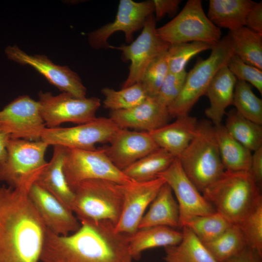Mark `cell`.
I'll list each match as a JSON object with an SVG mask.
<instances>
[{"label": "cell", "instance_id": "obj_37", "mask_svg": "<svg viewBox=\"0 0 262 262\" xmlns=\"http://www.w3.org/2000/svg\"><path fill=\"white\" fill-rule=\"evenodd\" d=\"M247 246L262 256V198L260 199L237 224Z\"/></svg>", "mask_w": 262, "mask_h": 262}, {"label": "cell", "instance_id": "obj_25", "mask_svg": "<svg viewBox=\"0 0 262 262\" xmlns=\"http://www.w3.org/2000/svg\"><path fill=\"white\" fill-rule=\"evenodd\" d=\"M182 232L166 226L138 229L129 235V246L133 260L138 259L143 251L150 248L175 246L181 240Z\"/></svg>", "mask_w": 262, "mask_h": 262}, {"label": "cell", "instance_id": "obj_41", "mask_svg": "<svg viewBox=\"0 0 262 262\" xmlns=\"http://www.w3.org/2000/svg\"><path fill=\"white\" fill-rule=\"evenodd\" d=\"M245 26L262 34V1L254 2L246 16Z\"/></svg>", "mask_w": 262, "mask_h": 262}, {"label": "cell", "instance_id": "obj_44", "mask_svg": "<svg viewBox=\"0 0 262 262\" xmlns=\"http://www.w3.org/2000/svg\"><path fill=\"white\" fill-rule=\"evenodd\" d=\"M260 255L248 246L234 257L224 262H261Z\"/></svg>", "mask_w": 262, "mask_h": 262}, {"label": "cell", "instance_id": "obj_10", "mask_svg": "<svg viewBox=\"0 0 262 262\" xmlns=\"http://www.w3.org/2000/svg\"><path fill=\"white\" fill-rule=\"evenodd\" d=\"M38 97L41 115L48 128L66 122L80 125L91 121L101 105L98 98H79L65 92L54 96L41 91Z\"/></svg>", "mask_w": 262, "mask_h": 262}, {"label": "cell", "instance_id": "obj_43", "mask_svg": "<svg viewBox=\"0 0 262 262\" xmlns=\"http://www.w3.org/2000/svg\"><path fill=\"white\" fill-rule=\"evenodd\" d=\"M249 172L257 185L261 188L262 184V147L253 151L252 154Z\"/></svg>", "mask_w": 262, "mask_h": 262}, {"label": "cell", "instance_id": "obj_1", "mask_svg": "<svg viewBox=\"0 0 262 262\" xmlns=\"http://www.w3.org/2000/svg\"><path fill=\"white\" fill-rule=\"evenodd\" d=\"M66 236L46 229L40 262H133L129 234L118 232L107 220L81 221Z\"/></svg>", "mask_w": 262, "mask_h": 262}, {"label": "cell", "instance_id": "obj_17", "mask_svg": "<svg viewBox=\"0 0 262 262\" xmlns=\"http://www.w3.org/2000/svg\"><path fill=\"white\" fill-rule=\"evenodd\" d=\"M164 183L163 179L157 177L147 181H132L123 185V206L116 230L129 235L135 233L147 208Z\"/></svg>", "mask_w": 262, "mask_h": 262}, {"label": "cell", "instance_id": "obj_31", "mask_svg": "<svg viewBox=\"0 0 262 262\" xmlns=\"http://www.w3.org/2000/svg\"><path fill=\"white\" fill-rule=\"evenodd\" d=\"M225 128L238 142L251 151L262 147V127L243 116L235 109L227 114Z\"/></svg>", "mask_w": 262, "mask_h": 262}, {"label": "cell", "instance_id": "obj_42", "mask_svg": "<svg viewBox=\"0 0 262 262\" xmlns=\"http://www.w3.org/2000/svg\"><path fill=\"white\" fill-rule=\"evenodd\" d=\"M156 20L163 18L166 15L176 13L181 2L180 0H153Z\"/></svg>", "mask_w": 262, "mask_h": 262}, {"label": "cell", "instance_id": "obj_20", "mask_svg": "<svg viewBox=\"0 0 262 262\" xmlns=\"http://www.w3.org/2000/svg\"><path fill=\"white\" fill-rule=\"evenodd\" d=\"M170 117L168 107L154 96L131 108L111 111L109 118L120 129L149 132L167 124Z\"/></svg>", "mask_w": 262, "mask_h": 262}, {"label": "cell", "instance_id": "obj_18", "mask_svg": "<svg viewBox=\"0 0 262 262\" xmlns=\"http://www.w3.org/2000/svg\"><path fill=\"white\" fill-rule=\"evenodd\" d=\"M28 194L46 228L54 234L66 236L80 228L72 211L35 182Z\"/></svg>", "mask_w": 262, "mask_h": 262}, {"label": "cell", "instance_id": "obj_24", "mask_svg": "<svg viewBox=\"0 0 262 262\" xmlns=\"http://www.w3.org/2000/svg\"><path fill=\"white\" fill-rule=\"evenodd\" d=\"M155 226L179 228L178 203L171 188L165 182L143 216L138 229Z\"/></svg>", "mask_w": 262, "mask_h": 262}, {"label": "cell", "instance_id": "obj_36", "mask_svg": "<svg viewBox=\"0 0 262 262\" xmlns=\"http://www.w3.org/2000/svg\"><path fill=\"white\" fill-rule=\"evenodd\" d=\"M215 44L195 41L170 45L167 50L169 72L179 73L185 70L188 61L196 54L212 49Z\"/></svg>", "mask_w": 262, "mask_h": 262}, {"label": "cell", "instance_id": "obj_15", "mask_svg": "<svg viewBox=\"0 0 262 262\" xmlns=\"http://www.w3.org/2000/svg\"><path fill=\"white\" fill-rule=\"evenodd\" d=\"M157 177L164 180L176 196L179 210V228L182 229L183 224L194 217L208 215L216 212L188 178L178 158H176Z\"/></svg>", "mask_w": 262, "mask_h": 262}, {"label": "cell", "instance_id": "obj_14", "mask_svg": "<svg viewBox=\"0 0 262 262\" xmlns=\"http://www.w3.org/2000/svg\"><path fill=\"white\" fill-rule=\"evenodd\" d=\"M0 125L10 138L40 140L46 128L38 101L28 95L20 96L0 111Z\"/></svg>", "mask_w": 262, "mask_h": 262}, {"label": "cell", "instance_id": "obj_32", "mask_svg": "<svg viewBox=\"0 0 262 262\" xmlns=\"http://www.w3.org/2000/svg\"><path fill=\"white\" fill-rule=\"evenodd\" d=\"M203 244L218 262L230 259L247 246L241 230L236 224H231L217 238Z\"/></svg>", "mask_w": 262, "mask_h": 262}, {"label": "cell", "instance_id": "obj_9", "mask_svg": "<svg viewBox=\"0 0 262 262\" xmlns=\"http://www.w3.org/2000/svg\"><path fill=\"white\" fill-rule=\"evenodd\" d=\"M63 171L71 189L78 183L91 179L123 185L132 181L113 164L104 148L83 150L66 147Z\"/></svg>", "mask_w": 262, "mask_h": 262}, {"label": "cell", "instance_id": "obj_13", "mask_svg": "<svg viewBox=\"0 0 262 262\" xmlns=\"http://www.w3.org/2000/svg\"><path fill=\"white\" fill-rule=\"evenodd\" d=\"M153 12L152 0H120L114 20L89 33L88 43L94 49H109V37L116 32H122L126 42L130 44L133 41L134 33L143 28L147 17Z\"/></svg>", "mask_w": 262, "mask_h": 262}, {"label": "cell", "instance_id": "obj_22", "mask_svg": "<svg viewBox=\"0 0 262 262\" xmlns=\"http://www.w3.org/2000/svg\"><path fill=\"white\" fill-rule=\"evenodd\" d=\"M236 81L225 66L218 70L208 86L204 95L208 97L210 106L205 114L213 126L222 124L226 109L232 105Z\"/></svg>", "mask_w": 262, "mask_h": 262}, {"label": "cell", "instance_id": "obj_30", "mask_svg": "<svg viewBox=\"0 0 262 262\" xmlns=\"http://www.w3.org/2000/svg\"><path fill=\"white\" fill-rule=\"evenodd\" d=\"M176 158L165 150L159 148L136 161L122 171L131 180L144 182L157 178Z\"/></svg>", "mask_w": 262, "mask_h": 262}, {"label": "cell", "instance_id": "obj_21", "mask_svg": "<svg viewBox=\"0 0 262 262\" xmlns=\"http://www.w3.org/2000/svg\"><path fill=\"white\" fill-rule=\"evenodd\" d=\"M176 118L174 122L148 133L159 147L178 158L194 137L198 122L188 115Z\"/></svg>", "mask_w": 262, "mask_h": 262}, {"label": "cell", "instance_id": "obj_27", "mask_svg": "<svg viewBox=\"0 0 262 262\" xmlns=\"http://www.w3.org/2000/svg\"><path fill=\"white\" fill-rule=\"evenodd\" d=\"M215 136L225 170L249 171L252 151L235 140L224 125L214 126Z\"/></svg>", "mask_w": 262, "mask_h": 262}, {"label": "cell", "instance_id": "obj_34", "mask_svg": "<svg viewBox=\"0 0 262 262\" xmlns=\"http://www.w3.org/2000/svg\"><path fill=\"white\" fill-rule=\"evenodd\" d=\"M232 105L243 116L262 125V100L255 95L247 82L237 80Z\"/></svg>", "mask_w": 262, "mask_h": 262}, {"label": "cell", "instance_id": "obj_28", "mask_svg": "<svg viewBox=\"0 0 262 262\" xmlns=\"http://www.w3.org/2000/svg\"><path fill=\"white\" fill-rule=\"evenodd\" d=\"M182 229L181 241L164 247L166 262H218L190 229L183 227Z\"/></svg>", "mask_w": 262, "mask_h": 262}, {"label": "cell", "instance_id": "obj_11", "mask_svg": "<svg viewBox=\"0 0 262 262\" xmlns=\"http://www.w3.org/2000/svg\"><path fill=\"white\" fill-rule=\"evenodd\" d=\"M156 22L154 15L151 14L147 17L141 33L132 42L119 47L110 46L109 49L121 51L123 61L131 62L129 74L122 88L140 82L150 64L169 49L170 45L157 34Z\"/></svg>", "mask_w": 262, "mask_h": 262}, {"label": "cell", "instance_id": "obj_19", "mask_svg": "<svg viewBox=\"0 0 262 262\" xmlns=\"http://www.w3.org/2000/svg\"><path fill=\"white\" fill-rule=\"evenodd\" d=\"M159 148L148 132L120 129L104 149L113 164L122 171Z\"/></svg>", "mask_w": 262, "mask_h": 262}, {"label": "cell", "instance_id": "obj_29", "mask_svg": "<svg viewBox=\"0 0 262 262\" xmlns=\"http://www.w3.org/2000/svg\"><path fill=\"white\" fill-rule=\"evenodd\" d=\"M234 54L246 63L262 70V34L246 26L229 31Z\"/></svg>", "mask_w": 262, "mask_h": 262}, {"label": "cell", "instance_id": "obj_33", "mask_svg": "<svg viewBox=\"0 0 262 262\" xmlns=\"http://www.w3.org/2000/svg\"><path fill=\"white\" fill-rule=\"evenodd\" d=\"M104 96L103 107L111 111L126 110L137 106L148 96L141 82L120 90L104 87L101 91Z\"/></svg>", "mask_w": 262, "mask_h": 262}, {"label": "cell", "instance_id": "obj_6", "mask_svg": "<svg viewBox=\"0 0 262 262\" xmlns=\"http://www.w3.org/2000/svg\"><path fill=\"white\" fill-rule=\"evenodd\" d=\"M211 50L208 58L198 60L187 73L180 93L168 107L170 116L188 115L199 98L204 95L216 73L223 66H227L234 54L232 44L228 34L222 37Z\"/></svg>", "mask_w": 262, "mask_h": 262}, {"label": "cell", "instance_id": "obj_5", "mask_svg": "<svg viewBox=\"0 0 262 262\" xmlns=\"http://www.w3.org/2000/svg\"><path fill=\"white\" fill-rule=\"evenodd\" d=\"M123 185L100 179L81 181L71 189V210L80 222L107 220L116 226L122 209Z\"/></svg>", "mask_w": 262, "mask_h": 262}, {"label": "cell", "instance_id": "obj_12", "mask_svg": "<svg viewBox=\"0 0 262 262\" xmlns=\"http://www.w3.org/2000/svg\"><path fill=\"white\" fill-rule=\"evenodd\" d=\"M120 129L110 118L97 117L75 127L46 128L40 140L49 146L94 150L97 143H110Z\"/></svg>", "mask_w": 262, "mask_h": 262}, {"label": "cell", "instance_id": "obj_38", "mask_svg": "<svg viewBox=\"0 0 262 262\" xmlns=\"http://www.w3.org/2000/svg\"><path fill=\"white\" fill-rule=\"evenodd\" d=\"M167 50L163 52L150 64L140 82L148 97L157 95L169 73Z\"/></svg>", "mask_w": 262, "mask_h": 262}, {"label": "cell", "instance_id": "obj_2", "mask_svg": "<svg viewBox=\"0 0 262 262\" xmlns=\"http://www.w3.org/2000/svg\"><path fill=\"white\" fill-rule=\"evenodd\" d=\"M28 191L0 186V262H40L46 228Z\"/></svg>", "mask_w": 262, "mask_h": 262}, {"label": "cell", "instance_id": "obj_40", "mask_svg": "<svg viewBox=\"0 0 262 262\" xmlns=\"http://www.w3.org/2000/svg\"><path fill=\"white\" fill-rule=\"evenodd\" d=\"M187 72L186 70L179 73L169 72L163 82L158 94L157 99L168 107L177 98L184 85Z\"/></svg>", "mask_w": 262, "mask_h": 262}, {"label": "cell", "instance_id": "obj_7", "mask_svg": "<svg viewBox=\"0 0 262 262\" xmlns=\"http://www.w3.org/2000/svg\"><path fill=\"white\" fill-rule=\"evenodd\" d=\"M49 146L41 140L10 138L6 157L0 162V182L13 188L29 189L48 164L45 154Z\"/></svg>", "mask_w": 262, "mask_h": 262}, {"label": "cell", "instance_id": "obj_35", "mask_svg": "<svg viewBox=\"0 0 262 262\" xmlns=\"http://www.w3.org/2000/svg\"><path fill=\"white\" fill-rule=\"evenodd\" d=\"M231 224L215 212L208 215L194 217L186 221L182 227L190 229L200 241L206 243L217 238Z\"/></svg>", "mask_w": 262, "mask_h": 262}, {"label": "cell", "instance_id": "obj_45", "mask_svg": "<svg viewBox=\"0 0 262 262\" xmlns=\"http://www.w3.org/2000/svg\"><path fill=\"white\" fill-rule=\"evenodd\" d=\"M10 139L9 134L0 125V162L6 157L7 146Z\"/></svg>", "mask_w": 262, "mask_h": 262}, {"label": "cell", "instance_id": "obj_39", "mask_svg": "<svg viewBox=\"0 0 262 262\" xmlns=\"http://www.w3.org/2000/svg\"><path fill=\"white\" fill-rule=\"evenodd\" d=\"M227 67L237 80L250 83L262 94V70L246 63L234 54L229 60Z\"/></svg>", "mask_w": 262, "mask_h": 262}, {"label": "cell", "instance_id": "obj_26", "mask_svg": "<svg viewBox=\"0 0 262 262\" xmlns=\"http://www.w3.org/2000/svg\"><path fill=\"white\" fill-rule=\"evenodd\" d=\"M254 2L251 0H210L207 16L218 28L232 31L245 26L246 16Z\"/></svg>", "mask_w": 262, "mask_h": 262}, {"label": "cell", "instance_id": "obj_4", "mask_svg": "<svg viewBox=\"0 0 262 262\" xmlns=\"http://www.w3.org/2000/svg\"><path fill=\"white\" fill-rule=\"evenodd\" d=\"M178 158L188 178L201 193L225 170L214 126L209 120L198 122L194 137Z\"/></svg>", "mask_w": 262, "mask_h": 262}, {"label": "cell", "instance_id": "obj_3", "mask_svg": "<svg viewBox=\"0 0 262 262\" xmlns=\"http://www.w3.org/2000/svg\"><path fill=\"white\" fill-rule=\"evenodd\" d=\"M202 194L216 212L236 225L262 198L261 188L249 171L225 170Z\"/></svg>", "mask_w": 262, "mask_h": 262}, {"label": "cell", "instance_id": "obj_23", "mask_svg": "<svg viewBox=\"0 0 262 262\" xmlns=\"http://www.w3.org/2000/svg\"><path fill=\"white\" fill-rule=\"evenodd\" d=\"M65 150V147L53 146L51 160L35 182L71 210L73 193L63 171Z\"/></svg>", "mask_w": 262, "mask_h": 262}, {"label": "cell", "instance_id": "obj_8", "mask_svg": "<svg viewBox=\"0 0 262 262\" xmlns=\"http://www.w3.org/2000/svg\"><path fill=\"white\" fill-rule=\"evenodd\" d=\"M156 32L170 45L195 41L216 44L222 38L220 29L205 15L200 0H188L173 19Z\"/></svg>", "mask_w": 262, "mask_h": 262}, {"label": "cell", "instance_id": "obj_16", "mask_svg": "<svg viewBox=\"0 0 262 262\" xmlns=\"http://www.w3.org/2000/svg\"><path fill=\"white\" fill-rule=\"evenodd\" d=\"M5 53L10 60L33 67L62 92L76 98H85L86 87L79 75L68 66L56 65L44 55L28 54L16 45L8 46Z\"/></svg>", "mask_w": 262, "mask_h": 262}]
</instances>
